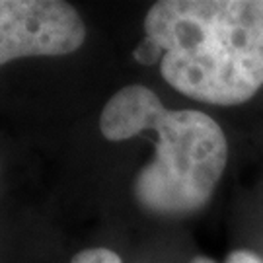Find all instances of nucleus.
<instances>
[{
    "label": "nucleus",
    "mask_w": 263,
    "mask_h": 263,
    "mask_svg": "<svg viewBox=\"0 0 263 263\" xmlns=\"http://www.w3.org/2000/svg\"><path fill=\"white\" fill-rule=\"evenodd\" d=\"M151 129L158 135L154 158L135 178V199L156 215H187L213 197L228 162L220 125L203 111L166 109L151 88L131 84L105 104L100 131L127 141Z\"/></svg>",
    "instance_id": "nucleus-2"
},
{
    "label": "nucleus",
    "mask_w": 263,
    "mask_h": 263,
    "mask_svg": "<svg viewBox=\"0 0 263 263\" xmlns=\"http://www.w3.org/2000/svg\"><path fill=\"white\" fill-rule=\"evenodd\" d=\"M84 20L61 0H0V66L26 57H63L82 47Z\"/></svg>",
    "instance_id": "nucleus-3"
},
{
    "label": "nucleus",
    "mask_w": 263,
    "mask_h": 263,
    "mask_svg": "<svg viewBox=\"0 0 263 263\" xmlns=\"http://www.w3.org/2000/svg\"><path fill=\"white\" fill-rule=\"evenodd\" d=\"M70 263H121V257L107 248H90L76 254Z\"/></svg>",
    "instance_id": "nucleus-4"
},
{
    "label": "nucleus",
    "mask_w": 263,
    "mask_h": 263,
    "mask_svg": "<svg viewBox=\"0 0 263 263\" xmlns=\"http://www.w3.org/2000/svg\"><path fill=\"white\" fill-rule=\"evenodd\" d=\"M144 31L164 53V80L183 96L238 105L261 90L263 0H160Z\"/></svg>",
    "instance_id": "nucleus-1"
},
{
    "label": "nucleus",
    "mask_w": 263,
    "mask_h": 263,
    "mask_svg": "<svg viewBox=\"0 0 263 263\" xmlns=\"http://www.w3.org/2000/svg\"><path fill=\"white\" fill-rule=\"evenodd\" d=\"M191 263H215L213 259H209V257H195Z\"/></svg>",
    "instance_id": "nucleus-7"
},
{
    "label": "nucleus",
    "mask_w": 263,
    "mask_h": 263,
    "mask_svg": "<svg viewBox=\"0 0 263 263\" xmlns=\"http://www.w3.org/2000/svg\"><path fill=\"white\" fill-rule=\"evenodd\" d=\"M162 49L152 41V39H142L141 41V45L135 49V61H139L141 65H146V66H151L154 65L156 61H162Z\"/></svg>",
    "instance_id": "nucleus-5"
},
{
    "label": "nucleus",
    "mask_w": 263,
    "mask_h": 263,
    "mask_svg": "<svg viewBox=\"0 0 263 263\" xmlns=\"http://www.w3.org/2000/svg\"><path fill=\"white\" fill-rule=\"evenodd\" d=\"M226 263H263V259L259 255L252 254V252L240 250V252H232V254L228 255Z\"/></svg>",
    "instance_id": "nucleus-6"
}]
</instances>
